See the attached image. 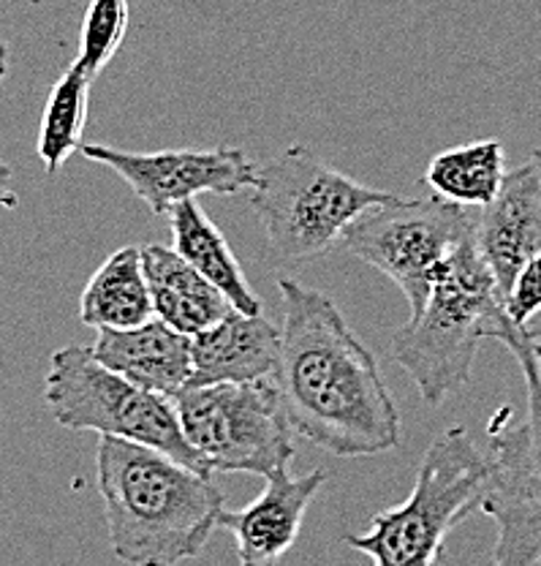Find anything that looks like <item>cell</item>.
I'll return each instance as SVG.
<instances>
[{
  "instance_id": "1",
  "label": "cell",
  "mask_w": 541,
  "mask_h": 566,
  "mask_svg": "<svg viewBox=\"0 0 541 566\" xmlns=\"http://www.w3.org/2000/svg\"><path fill=\"white\" fill-rule=\"evenodd\" d=\"M284 340L275 381L294 433L335 458H373L400 447L397 403L379 359L319 289L278 279Z\"/></svg>"
},
{
  "instance_id": "2",
  "label": "cell",
  "mask_w": 541,
  "mask_h": 566,
  "mask_svg": "<svg viewBox=\"0 0 541 566\" xmlns=\"http://www.w3.org/2000/svg\"><path fill=\"white\" fill-rule=\"evenodd\" d=\"M96 474L112 553L128 566H180L202 556L226 512L213 476L134 441L102 436Z\"/></svg>"
},
{
  "instance_id": "3",
  "label": "cell",
  "mask_w": 541,
  "mask_h": 566,
  "mask_svg": "<svg viewBox=\"0 0 541 566\" xmlns=\"http://www.w3.org/2000/svg\"><path fill=\"white\" fill-rule=\"evenodd\" d=\"M511 324L496 275L470 238L446 259L425 305L392 335V359L427 406H441L470 381L481 340H501Z\"/></svg>"
},
{
  "instance_id": "4",
  "label": "cell",
  "mask_w": 541,
  "mask_h": 566,
  "mask_svg": "<svg viewBox=\"0 0 541 566\" xmlns=\"http://www.w3.org/2000/svg\"><path fill=\"white\" fill-rule=\"evenodd\" d=\"M485 480L487 452L455 424L427 447L409 499L373 515L370 531L346 534L343 542L373 566H435L452 528L479 512Z\"/></svg>"
},
{
  "instance_id": "5",
  "label": "cell",
  "mask_w": 541,
  "mask_h": 566,
  "mask_svg": "<svg viewBox=\"0 0 541 566\" xmlns=\"http://www.w3.org/2000/svg\"><path fill=\"white\" fill-rule=\"evenodd\" d=\"M533 335L511 324L498 344L517 359L528 389V417L515 420L506 406L487 436V480L479 512L492 517L498 536L490 566L541 564V365Z\"/></svg>"
},
{
  "instance_id": "6",
  "label": "cell",
  "mask_w": 541,
  "mask_h": 566,
  "mask_svg": "<svg viewBox=\"0 0 541 566\" xmlns=\"http://www.w3.org/2000/svg\"><path fill=\"white\" fill-rule=\"evenodd\" d=\"M395 199L321 161L310 147L291 145L258 169L251 208L269 245L286 262H310L343 243L351 223L375 205Z\"/></svg>"
},
{
  "instance_id": "7",
  "label": "cell",
  "mask_w": 541,
  "mask_h": 566,
  "mask_svg": "<svg viewBox=\"0 0 541 566\" xmlns=\"http://www.w3.org/2000/svg\"><path fill=\"white\" fill-rule=\"evenodd\" d=\"M44 403L61 428L134 441L210 474L182 436L174 400L131 385L98 363L85 346H63L52 354L44 376Z\"/></svg>"
},
{
  "instance_id": "8",
  "label": "cell",
  "mask_w": 541,
  "mask_h": 566,
  "mask_svg": "<svg viewBox=\"0 0 541 566\" xmlns=\"http://www.w3.org/2000/svg\"><path fill=\"white\" fill-rule=\"evenodd\" d=\"M188 444L210 474H258L291 469L294 428L278 381L188 387L174 400Z\"/></svg>"
},
{
  "instance_id": "9",
  "label": "cell",
  "mask_w": 541,
  "mask_h": 566,
  "mask_svg": "<svg viewBox=\"0 0 541 566\" xmlns=\"http://www.w3.org/2000/svg\"><path fill=\"white\" fill-rule=\"evenodd\" d=\"M479 212L463 205L431 199H390L362 212L343 234L346 251L384 273L411 305H425L446 259L476 238Z\"/></svg>"
},
{
  "instance_id": "10",
  "label": "cell",
  "mask_w": 541,
  "mask_h": 566,
  "mask_svg": "<svg viewBox=\"0 0 541 566\" xmlns=\"http://www.w3.org/2000/svg\"><path fill=\"white\" fill-rule=\"evenodd\" d=\"M79 153L87 161L115 169L156 218H169L178 205L202 193L232 197L253 191L258 182V167L240 147L131 153L109 145H82Z\"/></svg>"
},
{
  "instance_id": "11",
  "label": "cell",
  "mask_w": 541,
  "mask_h": 566,
  "mask_svg": "<svg viewBox=\"0 0 541 566\" xmlns=\"http://www.w3.org/2000/svg\"><path fill=\"white\" fill-rule=\"evenodd\" d=\"M327 485V471L294 476L289 469L267 476V488L245 510L223 512L218 528L237 542L240 566H280L297 542L305 512Z\"/></svg>"
},
{
  "instance_id": "12",
  "label": "cell",
  "mask_w": 541,
  "mask_h": 566,
  "mask_svg": "<svg viewBox=\"0 0 541 566\" xmlns=\"http://www.w3.org/2000/svg\"><path fill=\"white\" fill-rule=\"evenodd\" d=\"M476 248L506 300L520 270L541 251V167L533 158L506 175L498 197L481 208Z\"/></svg>"
},
{
  "instance_id": "13",
  "label": "cell",
  "mask_w": 541,
  "mask_h": 566,
  "mask_svg": "<svg viewBox=\"0 0 541 566\" xmlns=\"http://www.w3.org/2000/svg\"><path fill=\"white\" fill-rule=\"evenodd\" d=\"M284 329L269 318L229 311L213 327L191 338V385H256L278 374Z\"/></svg>"
},
{
  "instance_id": "14",
  "label": "cell",
  "mask_w": 541,
  "mask_h": 566,
  "mask_svg": "<svg viewBox=\"0 0 541 566\" xmlns=\"http://www.w3.org/2000/svg\"><path fill=\"white\" fill-rule=\"evenodd\" d=\"M93 357L131 385L178 400L191 385V338L161 318L134 329H98Z\"/></svg>"
},
{
  "instance_id": "15",
  "label": "cell",
  "mask_w": 541,
  "mask_h": 566,
  "mask_svg": "<svg viewBox=\"0 0 541 566\" xmlns=\"http://www.w3.org/2000/svg\"><path fill=\"white\" fill-rule=\"evenodd\" d=\"M142 262L156 318L188 338L234 311L213 283L197 273L174 248L147 245L142 248Z\"/></svg>"
},
{
  "instance_id": "16",
  "label": "cell",
  "mask_w": 541,
  "mask_h": 566,
  "mask_svg": "<svg viewBox=\"0 0 541 566\" xmlns=\"http://www.w3.org/2000/svg\"><path fill=\"white\" fill-rule=\"evenodd\" d=\"M169 229H172V248L191 264L197 273H202L223 297L232 303L234 311L248 316L262 314V300L253 294L232 245L223 238L202 210L197 199L182 202L169 212Z\"/></svg>"
},
{
  "instance_id": "17",
  "label": "cell",
  "mask_w": 541,
  "mask_h": 566,
  "mask_svg": "<svg viewBox=\"0 0 541 566\" xmlns=\"http://www.w3.org/2000/svg\"><path fill=\"white\" fill-rule=\"evenodd\" d=\"M79 318L96 329H134L156 318L142 248L126 245L109 253L82 292Z\"/></svg>"
},
{
  "instance_id": "18",
  "label": "cell",
  "mask_w": 541,
  "mask_h": 566,
  "mask_svg": "<svg viewBox=\"0 0 541 566\" xmlns=\"http://www.w3.org/2000/svg\"><path fill=\"white\" fill-rule=\"evenodd\" d=\"M506 153L498 139L470 142L438 153L425 169V182L446 202L485 208L506 180Z\"/></svg>"
},
{
  "instance_id": "19",
  "label": "cell",
  "mask_w": 541,
  "mask_h": 566,
  "mask_svg": "<svg viewBox=\"0 0 541 566\" xmlns=\"http://www.w3.org/2000/svg\"><path fill=\"white\" fill-rule=\"evenodd\" d=\"M93 82L96 80L74 61L52 85L39 126V158L46 175L61 172L63 164L82 150Z\"/></svg>"
},
{
  "instance_id": "20",
  "label": "cell",
  "mask_w": 541,
  "mask_h": 566,
  "mask_svg": "<svg viewBox=\"0 0 541 566\" xmlns=\"http://www.w3.org/2000/svg\"><path fill=\"white\" fill-rule=\"evenodd\" d=\"M131 25V9L128 0H91L82 20L79 55L76 63L96 80L109 66L112 57L120 52Z\"/></svg>"
},
{
  "instance_id": "21",
  "label": "cell",
  "mask_w": 541,
  "mask_h": 566,
  "mask_svg": "<svg viewBox=\"0 0 541 566\" xmlns=\"http://www.w3.org/2000/svg\"><path fill=\"white\" fill-rule=\"evenodd\" d=\"M506 314L517 327L531 324V318L541 314V251L517 275L509 297H506Z\"/></svg>"
},
{
  "instance_id": "22",
  "label": "cell",
  "mask_w": 541,
  "mask_h": 566,
  "mask_svg": "<svg viewBox=\"0 0 541 566\" xmlns=\"http://www.w3.org/2000/svg\"><path fill=\"white\" fill-rule=\"evenodd\" d=\"M11 180H14L11 167L0 161V205H3V208H17V193L14 188H11Z\"/></svg>"
},
{
  "instance_id": "23",
  "label": "cell",
  "mask_w": 541,
  "mask_h": 566,
  "mask_svg": "<svg viewBox=\"0 0 541 566\" xmlns=\"http://www.w3.org/2000/svg\"><path fill=\"white\" fill-rule=\"evenodd\" d=\"M6 74H9V44L0 39V82H3Z\"/></svg>"
},
{
  "instance_id": "24",
  "label": "cell",
  "mask_w": 541,
  "mask_h": 566,
  "mask_svg": "<svg viewBox=\"0 0 541 566\" xmlns=\"http://www.w3.org/2000/svg\"><path fill=\"white\" fill-rule=\"evenodd\" d=\"M533 349H537V359H539V365H541V340H533Z\"/></svg>"
},
{
  "instance_id": "25",
  "label": "cell",
  "mask_w": 541,
  "mask_h": 566,
  "mask_svg": "<svg viewBox=\"0 0 541 566\" xmlns=\"http://www.w3.org/2000/svg\"><path fill=\"white\" fill-rule=\"evenodd\" d=\"M533 161H537L539 164V167H541V147H537V150H533Z\"/></svg>"
}]
</instances>
